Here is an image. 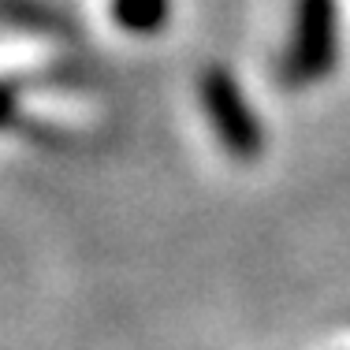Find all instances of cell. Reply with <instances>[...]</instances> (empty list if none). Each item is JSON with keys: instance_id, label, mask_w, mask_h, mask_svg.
Wrapping results in <instances>:
<instances>
[{"instance_id": "obj_1", "label": "cell", "mask_w": 350, "mask_h": 350, "mask_svg": "<svg viewBox=\"0 0 350 350\" xmlns=\"http://www.w3.org/2000/svg\"><path fill=\"white\" fill-rule=\"evenodd\" d=\"M336 60V4L332 0H298L295 38H291L283 75L287 82H313Z\"/></svg>"}, {"instance_id": "obj_2", "label": "cell", "mask_w": 350, "mask_h": 350, "mask_svg": "<svg viewBox=\"0 0 350 350\" xmlns=\"http://www.w3.org/2000/svg\"><path fill=\"white\" fill-rule=\"evenodd\" d=\"M202 101H205V112H209L213 127L220 131L224 146H228L235 157L254 161V157L261 153V127H257L250 105L243 101V94H239L235 79H231L228 71H220V68L205 71Z\"/></svg>"}, {"instance_id": "obj_3", "label": "cell", "mask_w": 350, "mask_h": 350, "mask_svg": "<svg viewBox=\"0 0 350 350\" xmlns=\"http://www.w3.org/2000/svg\"><path fill=\"white\" fill-rule=\"evenodd\" d=\"M112 15L131 34H157L168 19V0H112Z\"/></svg>"}]
</instances>
